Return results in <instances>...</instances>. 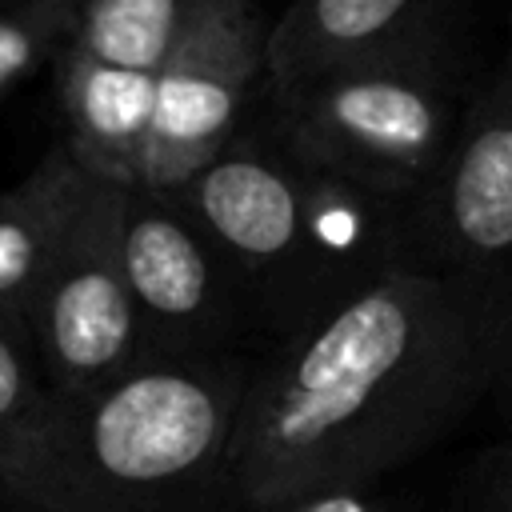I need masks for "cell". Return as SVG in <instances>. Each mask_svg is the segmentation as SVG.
Segmentation results:
<instances>
[{
	"label": "cell",
	"instance_id": "obj_13",
	"mask_svg": "<svg viewBox=\"0 0 512 512\" xmlns=\"http://www.w3.org/2000/svg\"><path fill=\"white\" fill-rule=\"evenodd\" d=\"M84 0H8L0 4V92L56 60L80 24Z\"/></svg>",
	"mask_w": 512,
	"mask_h": 512
},
{
	"label": "cell",
	"instance_id": "obj_16",
	"mask_svg": "<svg viewBox=\"0 0 512 512\" xmlns=\"http://www.w3.org/2000/svg\"><path fill=\"white\" fill-rule=\"evenodd\" d=\"M272 512H416L408 504H400L396 496H384L380 484H364V488H332V492H316L304 500H292L284 508Z\"/></svg>",
	"mask_w": 512,
	"mask_h": 512
},
{
	"label": "cell",
	"instance_id": "obj_6",
	"mask_svg": "<svg viewBox=\"0 0 512 512\" xmlns=\"http://www.w3.org/2000/svg\"><path fill=\"white\" fill-rule=\"evenodd\" d=\"M124 268L140 312L144 360H200L240 352L260 332L252 292L208 228L172 196L124 192Z\"/></svg>",
	"mask_w": 512,
	"mask_h": 512
},
{
	"label": "cell",
	"instance_id": "obj_3",
	"mask_svg": "<svg viewBox=\"0 0 512 512\" xmlns=\"http://www.w3.org/2000/svg\"><path fill=\"white\" fill-rule=\"evenodd\" d=\"M244 276L260 332L296 336L380 276L420 260L416 204L300 164L276 136H240L168 188Z\"/></svg>",
	"mask_w": 512,
	"mask_h": 512
},
{
	"label": "cell",
	"instance_id": "obj_9",
	"mask_svg": "<svg viewBox=\"0 0 512 512\" xmlns=\"http://www.w3.org/2000/svg\"><path fill=\"white\" fill-rule=\"evenodd\" d=\"M452 0H296L268 32V84L344 64L452 52Z\"/></svg>",
	"mask_w": 512,
	"mask_h": 512
},
{
	"label": "cell",
	"instance_id": "obj_10",
	"mask_svg": "<svg viewBox=\"0 0 512 512\" xmlns=\"http://www.w3.org/2000/svg\"><path fill=\"white\" fill-rule=\"evenodd\" d=\"M56 96L68 124L64 144L104 180L140 184L160 72L100 60L68 44L56 60Z\"/></svg>",
	"mask_w": 512,
	"mask_h": 512
},
{
	"label": "cell",
	"instance_id": "obj_1",
	"mask_svg": "<svg viewBox=\"0 0 512 512\" xmlns=\"http://www.w3.org/2000/svg\"><path fill=\"white\" fill-rule=\"evenodd\" d=\"M480 416L512 436V284L392 268L252 364L232 440L240 508L380 484Z\"/></svg>",
	"mask_w": 512,
	"mask_h": 512
},
{
	"label": "cell",
	"instance_id": "obj_14",
	"mask_svg": "<svg viewBox=\"0 0 512 512\" xmlns=\"http://www.w3.org/2000/svg\"><path fill=\"white\" fill-rule=\"evenodd\" d=\"M44 396V372L28 320L0 316V460Z\"/></svg>",
	"mask_w": 512,
	"mask_h": 512
},
{
	"label": "cell",
	"instance_id": "obj_2",
	"mask_svg": "<svg viewBox=\"0 0 512 512\" xmlns=\"http://www.w3.org/2000/svg\"><path fill=\"white\" fill-rule=\"evenodd\" d=\"M252 364L244 352L144 360L44 396L8 456L0 500L16 512H244L232 440Z\"/></svg>",
	"mask_w": 512,
	"mask_h": 512
},
{
	"label": "cell",
	"instance_id": "obj_11",
	"mask_svg": "<svg viewBox=\"0 0 512 512\" xmlns=\"http://www.w3.org/2000/svg\"><path fill=\"white\" fill-rule=\"evenodd\" d=\"M96 172L68 148H52L32 176L0 192V316L28 320L32 296Z\"/></svg>",
	"mask_w": 512,
	"mask_h": 512
},
{
	"label": "cell",
	"instance_id": "obj_4",
	"mask_svg": "<svg viewBox=\"0 0 512 512\" xmlns=\"http://www.w3.org/2000/svg\"><path fill=\"white\" fill-rule=\"evenodd\" d=\"M468 80L452 52L392 56L268 84L272 136L300 160L412 200L460 128Z\"/></svg>",
	"mask_w": 512,
	"mask_h": 512
},
{
	"label": "cell",
	"instance_id": "obj_18",
	"mask_svg": "<svg viewBox=\"0 0 512 512\" xmlns=\"http://www.w3.org/2000/svg\"><path fill=\"white\" fill-rule=\"evenodd\" d=\"M508 4H512V0H508Z\"/></svg>",
	"mask_w": 512,
	"mask_h": 512
},
{
	"label": "cell",
	"instance_id": "obj_7",
	"mask_svg": "<svg viewBox=\"0 0 512 512\" xmlns=\"http://www.w3.org/2000/svg\"><path fill=\"white\" fill-rule=\"evenodd\" d=\"M268 32L252 0H196L160 68L136 188L168 192L244 136L252 96L268 92Z\"/></svg>",
	"mask_w": 512,
	"mask_h": 512
},
{
	"label": "cell",
	"instance_id": "obj_5",
	"mask_svg": "<svg viewBox=\"0 0 512 512\" xmlns=\"http://www.w3.org/2000/svg\"><path fill=\"white\" fill-rule=\"evenodd\" d=\"M124 192L128 184L96 176L32 296L28 328L56 392H88L144 364L124 268Z\"/></svg>",
	"mask_w": 512,
	"mask_h": 512
},
{
	"label": "cell",
	"instance_id": "obj_17",
	"mask_svg": "<svg viewBox=\"0 0 512 512\" xmlns=\"http://www.w3.org/2000/svg\"><path fill=\"white\" fill-rule=\"evenodd\" d=\"M0 4H8V0H0Z\"/></svg>",
	"mask_w": 512,
	"mask_h": 512
},
{
	"label": "cell",
	"instance_id": "obj_8",
	"mask_svg": "<svg viewBox=\"0 0 512 512\" xmlns=\"http://www.w3.org/2000/svg\"><path fill=\"white\" fill-rule=\"evenodd\" d=\"M420 260L512 284V48L472 84L432 184L416 196Z\"/></svg>",
	"mask_w": 512,
	"mask_h": 512
},
{
	"label": "cell",
	"instance_id": "obj_15",
	"mask_svg": "<svg viewBox=\"0 0 512 512\" xmlns=\"http://www.w3.org/2000/svg\"><path fill=\"white\" fill-rule=\"evenodd\" d=\"M464 512H512V436L472 456L460 480Z\"/></svg>",
	"mask_w": 512,
	"mask_h": 512
},
{
	"label": "cell",
	"instance_id": "obj_12",
	"mask_svg": "<svg viewBox=\"0 0 512 512\" xmlns=\"http://www.w3.org/2000/svg\"><path fill=\"white\" fill-rule=\"evenodd\" d=\"M196 0H84L72 44L128 68L160 72Z\"/></svg>",
	"mask_w": 512,
	"mask_h": 512
}]
</instances>
